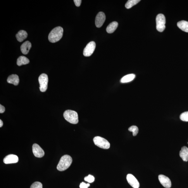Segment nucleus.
Returning <instances> with one entry per match:
<instances>
[{"mask_svg":"<svg viewBox=\"0 0 188 188\" xmlns=\"http://www.w3.org/2000/svg\"><path fill=\"white\" fill-rule=\"evenodd\" d=\"M63 32V29L61 27H57L53 29L49 35V41L52 43L59 41L62 38Z\"/></svg>","mask_w":188,"mask_h":188,"instance_id":"f257e3e1","label":"nucleus"},{"mask_svg":"<svg viewBox=\"0 0 188 188\" xmlns=\"http://www.w3.org/2000/svg\"><path fill=\"white\" fill-rule=\"evenodd\" d=\"M72 161V159L70 156L68 155L63 156L57 166V170L61 171L66 170L70 167Z\"/></svg>","mask_w":188,"mask_h":188,"instance_id":"f03ea898","label":"nucleus"},{"mask_svg":"<svg viewBox=\"0 0 188 188\" xmlns=\"http://www.w3.org/2000/svg\"><path fill=\"white\" fill-rule=\"evenodd\" d=\"M63 117L68 122L73 124H77L78 122V114L77 112L70 110L65 111Z\"/></svg>","mask_w":188,"mask_h":188,"instance_id":"7ed1b4c3","label":"nucleus"},{"mask_svg":"<svg viewBox=\"0 0 188 188\" xmlns=\"http://www.w3.org/2000/svg\"><path fill=\"white\" fill-rule=\"evenodd\" d=\"M93 141L95 145L100 148L104 149H108L110 148V143L103 137H95L93 139Z\"/></svg>","mask_w":188,"mask_h":188,"instance_id":"20e7f679","label":"nucleus"},{"mask_svg":"<svg viewBox=\"0 0 188 188\" xmlns=\"http://www.w3.org/2000/svg\"><path fill=\"white\" fill-rule=\"evenodd\" d=\"M156 29L159 32H162L166 28V18L162 14H159L157 16L156 19Z\"/></svg>","mask_w":188,"mask_h":188,"instance_id":"39448f33","label":"nucleus"},{"mask_svg":"<svg viewBox=\"0 0 188 188\" xmlns=\"http://www.w3.org/2000/svg\"><path fill=\"white\" fill-rule=\"evenodd\" d=\"M48 76L45 73H42L39 78V81L40 84L39 89L40 91L45 92L46 91L48 86Z\"/></svg>","mask_w":188,"mask_h":188,"instance_id":"423d86ee","label":"nucleus"},{"mask_svg":"<svg viewBox=\"0 0 188 188\" xmlns=\"http://www.w3.org/2000/svg\"><path fill=\"white\" fill-rule=\"evenodd\" d=\"M96 44L95 42L92 41L88 44L85 47L83 51V55L85 56H90L93 53L95 48H96Z\"/></svg>","mask_w":188,"mask_h":188,"instance_id":"0eeeda50","label":"nucleus"},{"mask_svg":"<svg viewBox=\"0 0 188 188\" xmlns=\"http://www.w3.org/2000/svg\"><path fill=\"white\" fill-rule=\"evenodd\" d=\"M106 20L105 14L103 12H100L97 14L95 20V24L97 28H100L103 25Z\"/></svg>","mask_w":188,"mask_h":188,"instance_id":"6e6552de","label":"nucleus"},{"mask_svg":"<svg viewBox=\"0 0 188 188\" xmlns=\"http://www.w3.org/2000/svg\"><path fill=\"white\" fill-rule=\"evenodd\" d=\"M32 152L35 156L38 158H41L44 156V152L39 145L36 144H33Z\"/></svg>","mask_w":188,"mask_h":188,"instance_id":"1a4fd4ad","label":"nucleus"},{"mask_svg":"<svg viewBox=\"0 0 188 188\" xmlns=\"http://www.w3.org/2000/svg\"><path fill=\"white\" fill-rule=\"evenodd\" d=\"M127 179L128 184L134 188H139V183L134 175L128 174L127 176Z\"/></svg>","mask_w":188,"mask_h":188,"instance_id":"9d476101","label":"nucleus"},{"mask_svg":"<svg viewBox=\"0 0 188 188\" xmlns=\"http://www.w3.org/2000/svg\"><path fill=\"white\" fill-rule=\"evenodd\" d=\"M159 179L163 186L166 188H170L171 186V180L165 175H160L158 176Z\"/></svg>","mask_w":188,"mask_h":188,"instance_id":"9b49d317","label":"nucleus"},{"mask_svg":"<svg viewBox=\"0 0 188 188\" xmlns=\"http://www.w3.org/2000/svg\"><path fill=\"white\" fill-rule=\"evenodd\" d=\"M19 161V158L17 156L14 154H9L6 156L4 159V163L6 164L15 163Z\"/></svg>","mask_w":188,"mask_h":188,"instance_id":"f8f14e48","label":"nucleus"},{"mask_svg":"<svg viewBox=\"0 0 188 188\" xmlns=\"http://www.w3.org/2000/svg\"><path fill=\"white\" fill-rule=\"evenodd\" d=\"M32 44L29 41L24 43L21 46V50L24 54H27L31 48Z\"/></svg>","mask_w":188,"mask_h":188,"instance_id":"ddd939ff","label":"nucleus"},{"mask_svg":"<svg viewBox=\"0 0 188 188\" xmlns=\"http://www.w3.org/2000/svg\"><path fill=\"white\" fill-rule=\"evenodd\" d=\"M7 82L14 85H18L19 82V79L18 76L16 74H12L9 76L7 79Z\"/></svg>","mask_w":188,"mask_h":188,"instance_id":"4468645a","label":"nucleus"},{"mask_svg":"<svg viewBox=\"0 0 188 188\" xmlns=\"http://www.w3.org/2000/svg\"><path fill=\"white\" fill-rule=\"evenodd\" d=\"M179 156L183 161L187 162L188 161V148L186 146H183L179 152Z\"/></svg>","mask_w":188,"mask_h":188,"instance_id":"2eb2a0df","label":"nucleus"},{"mask_svg":"<svg viewBox=\"0 0 188 188\" xmlns=\"http://www.w3.org/2000/svg\"><path fill=\"white\" fill-rule=\"evenodd\" d=\"M28 34L25 30H21L16 35V39L19 42H22L27 38Z\"/></svg>","mask_w":188,"mask_h":188,"instance_id":"dca6fc26","label":"nucleus"},{"mask_svg":"<svg viewBox=\"0 0 188 188\" xmlns=\"http://www.w3.org/2000/svg\"><path fill=\"white\" fill-rule=\"evenodd\" d=\"M118 26V23L116 21H114L109 24L106 28V31L109 34H111L115 31Z\"/></svg>","mask_w":188,"mask_h":188,"instance_id":"f3484780","label":"nucleus"},{"mask_svg":"<svg viewBox=\"0 0 188 188\" xmlns=\"http://www.w3.org/2000/svg\"><path fill=\"white\" fill-rule=\"evenodd\" d=\"M177 26L181 30L185 32H188V22L185 21H179L177 24Z\"/></svg>","mask_w":188,"mask_h":188,"instance_id":"a211bd4d","label":"nucleus"},{"mask_svg":"<svg viewBox=\"0 0 188 188\" xmlns=\"http://www.w3.org/2000/svg\"><path fill=\"white\" fill-rule=\"evenodd\" d=\"M30 62L29 60L27 57L25 56H20L18 59L17 64L18 66L27 65Z\"/></svg>","mask_w":188,"mask_h":188,"instance_id":"6ab92c4d","label":"nucleus"},{"mask_svg":"<svg viewBox=\"0 0 188 188\" xmlns=\"http://www.w3.org/2000/svg\"><path fill=\"white\" fill-rule=\"evenodd\" d=\"M135 77V75L133 73L126 75L121 78L120 82L122 83L129 82L134 80Z\"/></svg>","mask_w":188,"mask_h":188,"instance_id":"aec40b11","label":"nucleus"},{"mask_svg":"<svg viewBox=\"0 0 188 188\" xmlns=\"http://www.w3.org/2000/svg\"><path fill=\"white\" fill-rule=\"evenodd\" d=\"M140 1V0H129L125 5V8L127 9L131 8Z\"/></svg>","mask_w":188,"mask_h":188,"instance_id":"412c9836","label":"nucleus"},{"mask_svg":"<svg viewBox=\"0 0 188 188\" xmlns=\"http://www.w3.org/2000/svg\"><path fill=\"white\" fill-rule=\"evenodd\" d=\"M128 131L133 133V135L134 136H136L139 132L138 128L136 126L133 125L130 127L128 129Z\"/></svg>","mask_w":188,"mask_h":188,"instance_id":"4be33fe9","label":"nucleus"},{"mask_svg":"<svg viewBox=\"0 0 188 188\" xmlns=\"http://www.w3.org/2000/svg\"><path fill=\"white\" fill-rule=\"evenodd\" d=\"M180 118L183 121L188 122V111L185 112L181 114Z\"/></svg>","mask_w":188,"mask_h":188,"instance_id":"5701e85b","label":"nucleus"},{"mask_svg":"<svg viewBox=\"0 0 188 188\" xmlns=\"http://www.w3.org/2000/svg\"><path fill=\"white\" fill-rule=\"evenodd\" d=\"M94 176L91 175H89L85 177L84 178V180L85 181L88 182L89 183H92L94 182Z\"/></svg>","mask_w":188,"mask_h":188,"instance_id":"b1692460","label":"nucleus"},{"mask_svg":"<svg viewBox=\"0 0 188 188\" xmlns=\"http://www.w3.org/2000/svg\"><path fill=\"white\" fill-rule=\"evenodd\" d=\"M30 188H43V185L41 183L36 182L33 183Z\"/></svg>","mask_w":188,"mask_h":188,"instance_id":"393cba45","label":"nucleus"},{"mask_svg":"<svg viewBox=\"0 0 188 188\" xmlns=\"http://www.w3.org/2000/svg\"><path fill=\"white\" fill-rule=\"evenodd\" d=\"M90 186V184L88 183L86 184L84 182H82L80 183V188H88Z\"/></svg>","mask_w":188,"mask_h":188,"instance_id":"a878e982","label":"nucleus"},{"mask_svg":"<svg viewBox=\"0 0 188 188\" xmlns=\"http://www.w3.org/2000/svg\"><path fill=\"white\" fill-rule=\"evenodd\" d=\"M73 2H74L76 6L79 7L82 1H81V0H74Z\"/></svg>","mask_w":188,"mask_h":188,"instance_id":"bb28decb","label":"nucleus"},{"mask_svg":"<svg viewBox=\"0 0 188 188\" xmlns=\"http://www.w3.org/2000/svg\"><path fill=\"white\" fill-rule=\"evenodd\" d=\"M5 111V108L1 104H0V113H3Z\"/></svg>","mask_w":188,"mask_h":188,"instance_id":"cd10ccee","label":"nucleus"},{"mask_svg":"<svg viewBox=\"0 0 188 188\" xmlns=\"http://www.w3.org/2000/svg\"><path fill=\"white\" fill-rule=\"evenodd\" d=\"M3 125V121L1 120H0V127L1 128Z\"/></svg>","mask_w":188,"mask_h":188,"instance_id":"c85d7f7f","label":"nucleus"},{"mask_svg":"<svg viewBox=\"0 0 188 188\" xmlns=\"http://www.w3.org/2000/svg\"><path fill=\"white\" fill-rule=\"evenodd\" d=\"M187 144H188V142H187Z\"/></svg>","mask_w":188,"mask_h":188,"instance_id":"c756f323","label":"nucleus"}]
</instances>
